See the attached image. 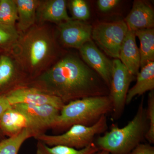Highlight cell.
Returning <instances> with one entry per match:
<instances>
[{"mask_svg":"<svg viewBox=\"0 0 154 154\" xmlns=\"http://www.w3.org/2000/svg\"><path fill=\"white\" fill-rule=\"evenodd\" d=\"M107 128V116L105 115L91 126L75 125L61 134L43 133L36 136L34 138L49 146H64L80 149L94 143L96 136L106 132Z\"/></svg>","mask_w":154,"mask_h":154,"instance_id":"5","label":"cell"},{"mask_svg":"<svg viewBox=\"0 0 154 154\" xmlns=\"http://www.w3.org/2000/svg\"><path fill=\"white\" fill-rule=\"evenodd\" d=\"M55 50L49 30L42 26H33L20 36L13 50L22 69L34 79L52 59Z\"/></svg>","mask_w":154,"mask_h":154,"instance_id":"2","label":"cell"},{"mask_svg":"<svg viewBox=\"0 0 154 154\" xmlns=\"http://www.w3.org/2000/svg\"><path fill=\"white\" fill-rule=\"evenodd\" d=\"M18 12V28L19 32L25 33L33 27L36 19V11L39 1L15 0Z\"/></svg>","mask_w":154,"mask_h":154,"instance_id":"17","label":"cell"},{"mask_svg":"<svg viewBox=\"0 0 154 154\" xmlns=\"http://www.w3.org/2000/svg\"><path fill=\"white\" fill-rule=\"evenodd\" d=\"M0 128L9 137L25 129L32 130L36 134L30 119L22 111L12 107L6 110L0 118Z\"/></svg>","mask_w":154,"mask_h":154,"instance_id":"15","label":"cell"},{"mask_svg":"<svg viewBox=\"0 0 154 154\" xmlns=\"http://www.w3.org/2000/svg\"><path fill=\"white\" fill-rule=\"evenodd\" d=\"M129 154H154V147L150 143H141Z\"/></svg>","mask_w":154,"mask_h":154,"instance_id":"26","label":"cell"},{"mask_svg":"<svg viewBox=\"0 0 154 154\" xmlns=\"http://www.w3.org/2000/svg\"><path fill=\"white\" fill-rule=\"evenodd\" d=\"M99 150L94 142L85 148L77 149L64 146H49L37 140L36 154H94Z\"/></svg>","mask_w":154,"mask_h":154,"instance_id":"20","label":"cell"},{"mask_svg":"<svg viewBox=\"0 0 154 154\" xmlns=\"http://www.w3.org/2000/svg\"><path fill=\"white\" fill-rule=\"evenodd\" d=\"M134 78L119 59L113 60L109 95L112 101L114 120L119 119L124 112L129 86Z\"/></svg>","mask_w":154,"mask_h":154,"instance_id":"7","label":"cell"},{"mask_svg":"<svg viewBox=\"0 0 154 154\" xmlns=\"http://www.w3.org/2000/svg\"><path fill=\"white\" fill-rule=\"evenodd\" d=\"M62 42L70 48L79 49L92 40L93 27L82 21L72 20L58 24Z\"/></svg>","mask_w":154,"mask_h":154,"instance_id":"10","label":"cell"},{"mask_svg":"<svg viewBox=\"0 0 154 154\" xmlns=\"http://www.w3.org/2000/svg\"><path fill=\"white\" fill-rule=\"evenodd\" d=\"M11 106L17 104L52 105L60 110L65 105L59 98L36 87L19 85L5 95Z\"/></svg>","mask_w":154,"mask_h":154,"instance_id":"8","label":"cell"},{"mask_svg":"<svg viewBox=\"0 0 154 154\" xmlns=\"http://www.w3.org/2000/svg\"><path fill=\"white\" fill-rule=\"evenodd\" d=\"M18 20L17 6L15 0H1L0 22L15 26Z\"/></svg>","mask_w":154,"mask_h":154,"instance_id":"23","label":"cell"},{"mask_svg":"<svg viewBox=\"0 0 154 154\" xmlns=\"http://www.w3.org/2000/svg\"><path fill=\"white\" fill-rule=\"evenodd\" d=\"M146 117L149 128L146 134L145 139L149 143H154V91H150L148 95L147 106L146 108Z\"/></svg>","mask_w":154,"mask_h":154,"instance_id":"25","label":"cell"},{"mask_svg":"<svg viewBox=\"0 0 154 154\" xmlns=\"http://www.w3.org/2000/svg\"><path fill=\"white\" fill-rule=\"evenodd\" d=\"M0 1H1V0H0Z\"/></svg>","mask_w":154,"mask_h":154,"instance_id":"30","label":"cell"},{"mask_svg":"<svg viewBox=\"0 0 154 154\" xmlns=\"http://www.w3.org/2000/svg\"><path fill=\"white\" fill-rule=\"evenodd\" d=\"M120 2L119 0H99L97 5L100 11L106 12L115 8Z\"/></svg>","mask_w":154,"mask_h":154,"instance_id":"27","label":"cell"},{"mask_svg":"<svg viewBox=\"0 0 154 154\" xmlns=\"http://www.w3.org/2000/svg\"><path fill=\"white\" fill-rule=\"evenodd\" d=\"M136 37L135 31L128 29L122 45L119 58L134 76L139 72L140 63V54Z\"/></svg>","mask_w":154,"mask_h":154,"instance_id":"14","label":"cell"},{"mask_svg":"<svg viewBox=\"0 0 154 154\" xmlns=\"http://www.w3.org/2000/svg\"><path fill=\"white\" fill-rule=\"evenodd\" d=\"M154 89V61L148 63L137 75L136 83L129 89L126 105L130 104L135 96H141Z\"/></svg>","mask_w":154,"mask_h":154,"instance_id":"16","label":"cell"},{"mask_svg":"<svg viewBox=\"0 0 154 154\" xmlns=\"http://www.w3.org/2000/svg\"><path fill=\"white\" fill-rule=\"evenodd\" d=\"M17 79L16 68L13 60L8 56L0 57V89L15 83Z\"/></svg>","mask_w":154,"mask_h":154,"instance_id":"21","label":"cell"},{"mask_svg":"<svg viewBox=\"0 0 154 154\" xmlns=\"http://www.w3.org/2000/svg\"><path fill=\"white\" fill-rule=\"evenodd\" d=\"M36 19L40 22L57 24L72 19L68 14L65 0L40 1L36 11Z\"/></svg>","mask_w":154,"mask_h":154,"instance_id":"13","label":"cell"},{"mask_svg":"<svg viewBox=\"0 0 154 154\" xmlns=\"http://www.w3.org/2000/svg\"><path fill=\"white\" fill-rule=\"evenodd\" d=\"M69 7L73 20L84 22L90 17V9L84 0H72L69 2Z\"/></svg>","mask_w":154,"mask_h":154,"instance_id":"24","label":"cell"},{"mask_svg":"<svg viewBox=\"0 0 154 154\" xmlns=\"http://www.w3.org/2000/svg\"><path fill=\"white\" fill-rule=\"evenodd\" d=\"M128 30L124 21L101 22L93 28L92 38L107 55L119 59Z\"/></svg>","mask_w":154,"mask_h":154,"instance_id":"6","label":"cell"},{"mask_svg":"<svg viewBox=\"0 0 154 154\" xmlns=\"http://www.w3.org/2000/svg\"><path fill=\"white\" fill-rule=\"evenodd\" d=\"M36 136L32 130L25 129L0 142V154H18L23 143Z\"/></svg>","mask_w":154,"mask_h":154,"instance_id":"19","label":"cell"},{"mask_svg":"<svg viewBox=\"0 0 154 154\" xmlns=\"http://www.w3.org/2000/svg\"><path fill=\"white\" fill-rule=\"evenodd\" d=\"M125 22L128 29L132 31L153 28V9L145 1H134L132 9L125 18Z\"/></svg>","mask_w":154,"mask_h":154,"instance_id":"12","label":"cell"},{"mask_svg":"<svg viewBox=\"0 0 154 154\" xmlns=\"http://www.w3.org/2000/svg\"><path fill=\"white\" fill-rule=\"evenodd\" d=\"M12 106L28 116L33 125L37 136L45 133L46 130L51 128L60 112V110L51 105L17 104Z\"/></svg>","mask_w":154,"mask_h":154,"instance_id":"9","label":"cell"},{"mask_svg":"<svg viewBox=\"0 0 154 154\" xmlns=\"http://www.w3.org/2000/svg\"><path fill=\"white\" fill-rule=\"evenodd\" d=\"M148 128L143 98L136 113L126 125L120 128L112 124L110 130L98 137L94 143L99 150L106 151L110 154H129L145 139Z\"/></svg>","mask_w":154,"mask_h":154,"instance_id":"3","label":"cell"},{"mask_svg":"<svg viewBox=\"0 0 154 154\" xmlns=\"http://www.w3.org/2000/svg\"><path fill=\"white\" fill-rule=\"evenodd\" d=\"M12 107L8 100L5 95H0V118L6 110Z\"/></svg>","mask_w":154,"mask_h":154,"instance_id":"28","label":"cell"},{"mask_svg":"<svg viewBox=\"0 0 154 154\" xmlns=\"http://www.w3.org/2000/svg\"><path fill=\"white\" fill-rule=\"evenodd\" d=\"M20 37L19 32L15 26L0 22V48L13 50Z\"/></svg>","mask_w":154,"mask_h":154,"instance_id":"22","label":"cell"},{"mask_svg":"<svg viewBox=\"0 0 154 154\" xmlns=\"http://www.w3.org/2000/svg\"><path fill=\"white\" fill-rule=\"evenodd\" d=\"M112 110L109 95L76 99L63 106L51 129L64 132L75 125L91 126L103 116L112 113Z\"/></svg>","mask_w":154,"mask_h":154,"instance_id":"4","label":"cell"},{"mask_svg":"<svg viewBox=\"0 0 154 154\" xmlns=\"http://www.w3.org/2000/svg\"><path fill=\"white\" fill-rule=\"evenodd\" d=\"M30 85L56 96L64 104L91 96L109 95L99 75L79 58L66 56L38 76Z\"/></svg>","mask_w":154,"mask_h":154,"instance_id":"1","label":"cell"},{"mask_svg":"<svg viewBox=\"0 0 154 154\" xmlns=\"http://www.w3.org/2000/svg\"><path fill=\"white\" fill-rule=\"evenodd\" d=\"M94 154H110L108 152L104 150H99Z\"/></svg>","mask_w":154,"mask_h":154,"instance_id":"29","label":"cell"},{"mask_svg":"<svg viewBox=\"0 0 154 154\" xmlns=\"http://www.w3.org/2000/svg\"><path fill=\"white\" fill-rule=\"evenodd\" d=\"M79 50L84 61L101 77L109 89L113 61L103 54L92 40L86 42Z\"/></svg>","mask_w":154,"mask_h":154,"instance_id":"11","label":"cell"},{"mask_svg":"<svg viewBox=\"0 0 154 154\" xmlns=\"http://www.w3.org/2000/svg\"><path fill=\"white\" fill-rule=\"evenodd\" d=\"M140 42L139 51L140 67H143L148 63L154 61V29L153 28L140 29L135 31Z\"/></svg>","mask_w":154,"mask_h":154,"instance_id":"18","label":"cell"}]
</instances>
